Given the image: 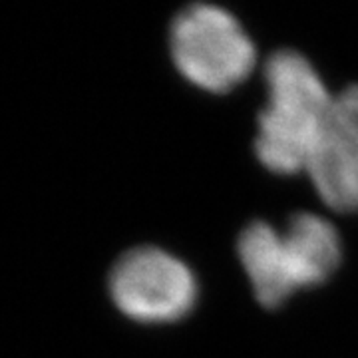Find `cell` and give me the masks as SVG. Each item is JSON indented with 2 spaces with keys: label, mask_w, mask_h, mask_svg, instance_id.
Segmentation results:
<instances>
[{
  "label": "cell",
  "mask_w": 358,
  "mask_h": 358,
  "mask_svg": "<svg viewBox=\"0 0 358 358\" xmlns=\"http://www.w3.org/2000/svg\"><path fill=\"white\" fill-rule=\"evenodd\" d=\"M267 106L259 114L255 154L263 166L293 176L307 171L327 131L333 94L303 54L273 52L265 62Z\"/></svg>",
  "instance_id": "cell-1"
},
{
  "label": "cell",
  "mask_w": 358,
  "mask_h": 358,
  "mask_svg": "<svg viewBox=\"0 0 358 358\" xmlns=\"http://www.w3.org/2000/svg\"><path fill=\"white\" fill-rule=\"evenodd\" d=\"M237 253L257 301L275 308L294 291L327 281L341 265L343 243L331 221L315 213H296L285 231L265 221L247 225Z\"/></svg>",
  "instance_id": "cell-2"
},
{
  "label": "cell",
  "mask_w": 358,
  "mask_h": 358,
  "mask_svg": "<svg viewBox=\"0 0 358 358\" xmlns=\"http://www.w3.org/2000/svg\"><path fill=\"white\" fill-rule=\"evenodd\" d=\"M169 52L179 74L211 94L237 88L257 64L255 44L241 22L207 2L179 10L169 28Z\"/></svg>",
  "instance_id": "cell-3"
},
{
  "label": "cell",
  "mask_w": 358,
  "mask_h": 358,
  "mask_svg": "<svg viewBox=\"0 0 358 358\" xmlns=\"http://www.w3.org/2000/svg\"><path fill=\"white\" fill-rule=\"evenodd\" d=\"M110 294L120 313L145 324L183 319L197 301V281L181 259L159 247H136L115 261Z\"/></svg>",
  "instance_id": "cell-4"
},
{
  "label": "cell",
  "mask_w": 358,
  "mask_h": 358,
  "mask_svg": "<svg viewBox=\"0 0 358 358\" xmlns=\"http://www.w3.org/2000/svg\"><path fill=\"white\" fill-rule=\"evenodd\" d=\"M320 199L334 211H358V152L324 136L307 167Z\"/></svg>",
  "instance_id": "cell-5"
},
{
  "label": "cell",
  "mask_w": 358,
  "mask_h": 358,
  "mask_svg": "<svg viewBox=\"0 0 358 358\" xmlns=\"http://www.w3.org/2000/svg\"><path fill=\"white\" fill-rule=\"evenodd\" d=\"M324 136L358 152V86H348L334 96Z\"/></svg>",
  "instance_id": "cell-6"
}]
</instances>
